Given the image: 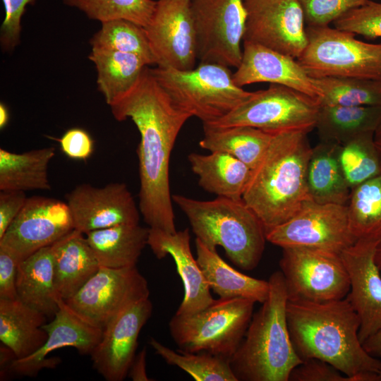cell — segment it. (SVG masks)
<instances>
[{"instance_id": "1f68e13d", "label": "cell", "mask_w": 381, "mask_h": 381, "mask_svg": "<svg viewBox=\"0 0 381 381\" xmlns=\"http://www.w3.org/2000/svg\"><path fill=\"white\" fill-rule=\"evenodd\" d=\"M54 147L14 153L0 149V190H50L48 166Z\"/></svg>"}, {"instance_id": "8992f818", "label": "cell", "mask_w": 381, "mask_h": 381, "mask_svg": "<svg viewBox=\"0 0 381 381\" xmlns=\"http://www.w3.org/2000/svg\"><path fill=\"white\" fill-rule=\"evenodd\" d=\"M150 70L173 102L202 124L219 120L254 93L237 86L229 67L219 64L200 62L188 71Z\"/></svg>"}, {"instance_id": "7c38bea8", "label": "cell", "mask_w": 381, "mask_h": 381, "mask_svg": "<svg viewBox=\"0 0 381 381\" xmlns=\"http://www.w3.org/2000/svg\"><path fill=\"white\" fill-rule=\"evenodd\" d=\"M198 59L238 68L247 11L244 0H191Z\"/></svg>"}, {"instance_id": "ee69618b", "label": "cell", "mask_w": 381, "mask_h": 381, "mask_svg": "<svg viewBox=\"0 0 381 381\" xmlns=\"http://www.w3.org/2000/svg\"><path fill=\"white\" fill-rule=\"evenodd\" d=\"M62 152L69 158L79 160L88 159L94 150V141L83 128H73L59 139Z\"/></svg>"}, {"instance_id": "83f0119b", "label": "cell", "mask_w": 381, "mask_h": 381, "mask_svg": "<svg viewBox=\"0 0 381 381\" xmlns=\"http://www.w3.org/2000/svg\"><path fill=\"white\" fill-rule=\"evenodd\" d=\"M149 228L120 224L90 231L86 239L100 266L122 268L136 266L147 245Z\"/></svg>"}, {"instance_id": "d6986e66", "label": "cell", "mask_w": 381, "mask_h": 381, "mask_svg": "<svg viewBox=\"0 0 381 381\" xmlns=\"http://www.w3.org/2000/svg\"><path fill=\"white\" fill-rule=\"evenodd\" d=\"M152 304L145 298L131 305L103 329L91 353L93 368L107 381H122L135 356L140 330L150 318Z\"/></svg>"}, {"instance_id": "f35d334b", "label": "cell", "mask_w": 381, "mask_h": 381, "mask_svg": "<svg viewBox=\"0 0 381 381\" xmlns=\"http://www.w3.org/2000/svg\"><path fill=\"white\" fill-rule=\"evenodd\" d=\"M63 3L78 9L88 18L101 23L116 19H125L145 28L152 16L157 1L63 0Z\"/></svg>"}, {"instance_id": "d590c367", "label": "cell", "mask_w": 381, "mask_h": 381, "mask_svg": "<svg viewBox=\"0 0 381 381\" xmlns=\"http://www.w3.org/2000/svg\"><path fill=\"white\" fill-rule=\"evenodd\" d=\"M339 159L351 189L381 174V150L375 133L361 134L340 145Z\"/></svg>"}, {"instance_id": "4316f807", "label": "cell", "mask_w": 381, "mask_h": 381, "mask_svg": "<svg viewBox=\"0 0 381 381\" xmlns=\"http://www.w3.org/2000/svg\"><path fill=\"white\" fill-rule=\"evenodd\" d=\"M197 262L210 289L220 298L241 297L262 303L269 282L244 274L228 265L217 253L195 238Z\"/></svg>"}, {"instance_id": "d6a6232c", "label": "cell", "mask_w": 381, "mask_h": 381, "mask_svg": "<svg viewBox=\"0 0 381 381\" xmlns=\"http://www.w3.org/2000/svg\"><path fill=\"white\" fill-rule=\"evenodd\" d=\"M88 59L95 66L97 87L109 106L129 91L149 66L134 54L95 48Z\"/></svg>"}, {"instance_id": "ac0fdd59", "label": "cell", "mask_w": 381, "mask_h": 381, "mask_svg": "<svg viewBox=\"0 0 381 381\" xmlns=\"http://www.w3.org/2000/svg\"><path fill=\"white\" fill-rule=\"evenodd\" d=\"M377 240L358 239L340 253L350 281L346 298L359 317L362 344L381 331V272L375 261Z\"/></svg>"}, {"instance_id": "277c9868", "label": "cell", "mask_w": 381, "mask_h": 381, "mask_svg": "<svg viewBox=\"0 0 381 381\" xmlns=\"http://www.w3.org/2000/svg\"><path fill=\"white\" fill-rule=\"evenodd\" d=\"M269 294L253 315L245 336L230 359L238 381H289L303 360L293 345L286 319V294L281 271L269 278Z\"/></svg>"}, {"instance_id": "3957f363", "label": "cell", "mask_w": 381, "mask_h": 381, "mask_svg": "<svg viewBox=\"0 0 381 381\" xmlns=\"http://www.w3.org/2000/svg\"><path fill=\"white\" fill-rule=\"evenodd\" d=\"M304 130L274 134L270 147L253 170L243 195L266 231L289 220L311 200L307 171L312 148Z\"/></svg>"}, {"instance_id": "816d5d0a", "label": "cell", "mask_w": 381, "mask_h": 381, "mask_svg": "<svg viewBox=\"0 0 381 381\" xmlns=\"http://www.w3.org/2000/svg\"><path fill=\"white\" fill-rule=\"evenodd\" d=\"M375 141L381 140V123L375 133Z\"/></svg>"}, {"instance_id": "74e56055", "label": "cell", "mask_w": 381, "mask_h": 381, "mask_svg": "<svg viewBox=\"0 0 381 381\" xmlns=\"http://www.w3.org/2000/svg\"><path fill=\"white\" fill-rule=\"evenodd\" d=\"M92 48L131 53L156 64L144 27L125 19L102 23L101 28L90 40Z\"/></svg>"}, {"instance_id": "2e32d148", "label": "cell", "mask_w": 381, "mask_h": 381, "mask_svg": "<svg viewBox=\"0 0 381 381\" xmlns=\"http://www.w3.org/2000/svg\"><path fill=\"white\" fill-rule=\"evenodd\" d=\"M74 229L67 202L52 198H28L22 210L0 239L20 261L54 243Z\"/></svg>"}, {"instance_id": "603a6c76", "label": "cell", "mask_w": 381, "mask_h": 381, "mask_svg": "<svg viewBox=\"0 0 381 381\" xmlns=\"http://www.w3.org/2000/svg\"><path fill=\"white\" fill-rule=\"evenodd\" d=\"M84 234L73 229L52 245L57 295L72 297L99 270Z\"/></svg>"}, {"instance_id": "7402d4cb", "label": "cell", "mask_w": 381, "mask_h": 381, "mask_svg": "<svg viewBox=\"0 0 381 381\" xmlns=\"http://www.w3.org/2000/svg\"><path fill=\"white\" fill-rule=\"evenodd\" d=\"M188 228L169 233L157 228H149L147 245L157 259L171 255L176 264L184 289V296L176 314L187 315L200 311L213 299L210 288L192 254Z\"/></svg>"}, {"instance_id": "f546056e", "label": "cell", "mask_w": 381, "mask_h": 381, "mask_svg": "<svg viewBox=\"0 0 381 381\" xmlns=\"http://www.w3.org/2000/svg\"><path fill=\"white\" fill-rule=\"evenodd\" d=\"M200 147L228 153L255 169L267 152L274 133L249 126L216 127L202 124Z\"/></svg>"}, {"instance_id": "681fc988", "label": "cell", "mask_w": 381, "mask_h": 381, "mask_svg": "<svg viewBox=\"0 0 381 381\" xmlns=\"http://www.w3.org/2000/svg\"><path fill=\"white\" fill-rule=\"evenodd\" d=\"M9 119L8 111L4 104H0V128H4Z\"/></svg>"}, {"instance_id": "30bf717a", "label": "cell", "mask_w": 381, "mask_h": 381, "mask_svg": "<svg viewBox=\"0 0 381 381\" xmlns=\"http://www.w3.org/2000/svg\"><path fill=\"white\" fill-rule=\"evenodd\" d=\"M320 104L291 87L270 84L219 120L204 123L216 127L249 126L276 133L292 130L311 131L315 128Z\"/></svg>"}, {"instance_id": "f5cc1de1", "label": "cell", "mask_w": 381, "mask_h": 381, "mask_svg": "<svg viewBox=\"0 0 381 381\" xmlns=\"http://www.w3.org/2000/svg\"><path fill=\"white\" fill-rule=\"evenodd\" d=\"M376 143L377 145H378V147L380 148L381 150V140H379V141H376Z\"/></svg>"}, {"instance_id": "b9f144b4", "label": "cell", "mask_w": 381, "mask_h": 381, "mask_svg": "<svg viewBox=\"0 0 381 381\" xmlns=\"http://www.w3.org/2000/svg\"><path fill=\"white\" fill-rule=\"evenodd\" d=\"M5 16L0 28V44L5 52L13 50L20 42L21 19L32 0H2Z\"/></svg>"}, {"instance_id": "ab89813d", "label": "cell", "mask_w": 381, "mask_h": 381, "mask_svg": "<svg viewBox=\"0 0 381 381\" xmlns=\"http://www.w3.org/2000/svg\"><path fill=\"white\" fill-rule=\"evenodd\" d=\"M337 29L363 35L369 39L381 37V3L368 0L334 23Z\"/></svg>"}, {"instance_id": "836d02e7", "label": "cell", "mask_w": 381, "mask_h": 381, "mask_svg": "<svg viewBox=\"0 0 381 381\" xmlns=\"http://www.w3.org/2000/svg\"><path fill=\"white\" fill-rule=\"evenodd\" d=\"M351 232L356 240L381 236V174L351 189L346 205Z\"/></svg>"}, {"instance_id": "ffe728a7", "label": "cell", "mask_w": 381, "mask_h": 381, "mask_svg": "<svg viewBox=\"0 0 381 381\" xmlns=\"http://www.w3.org/2000/svg\"><path fill=\"white\" fill-rule=\"evenodd\" d=\"M59 309L53 320L42 328L48 338L44 345L28 357L14 359L9 365L13 373L26 375H36L44 368H54L61 359L47 356L52 351L63 347H73L81 354H91L99 342L103 330L78 316L61 298H58Z\"/></svg>"}, {"instance_id": "5bb4252c", "label": "cell", "mask_w": 381, "mask_h": 381, "mask_svg": "<svg viewBox=\"0 0 381 381\" xmlns=\"http://www.w3.org/2000/svg\"><path fill=\"white\" fill-rule=\"evenodd\" d=\"M157 66L191 70L198 59L191 0H157L145 27Z\"/></svg>"}, {"instance_id": "8d00e7d4", "label": "cell", "mask_w": 381, "mask_h": 381, "mask_svg": "<svg viewBox=\"0 0 381 381\" xmlns=\"http://www.w3.org/2000/svg\"><path fill=\"white\" fill-rule=\"evenodd\" d=\"M149 344L168 364L180 368L196 381H238L229 359L205 351H175L152 337Z\"/></svg>"}, {"instance_id": "c3c4849f", "label": "cell", "mask_w": 381, "mask_h": 381, "mask_svg": "<svg viewBox=\"0 0 381 381\" xmlns=\"http://www.w3.org/2000/svg\"><path fill=\"white\" fill-rule=\"evenodd\" d=\"M363 346L371 356L381 359V331L365 340Z\"/></svg>"}, {"instance_id": "5b68a950", "label": "cell", "mask_w": 381, "mask_h": 381, "mask_svg": "<svg viewBox=\"0 0 381 381\" xmlns=\"http://www.w3.org/2000/svg\"><path fill=\"white\" fill-rule=\"evenodd\" d=\"M172 200L205 246L211 249L222 247L229 260L243 270L258 266L265 250L266 230L243 199L199 200L174 194Z\"/></svg>"}, {"instance_id": "cb8c5ba5", "label": "cell", "mask_w": 381, "mask_h": 381, "mask_svg": "<svg viewBox=\"0 0 381 381\" xmlns=\"http://www.w3.org/2000/svg\"><path fill=\"white\" fill-rule=\"evenodd\" d=\"M198 184L217 197L241 200L250 180L253 169L232 155L219 151L188 156Z\"/></svg>"}, {"instance_id": "4dcf8cb0", "label": "cell", "mask_w": 381, "mask_h": 381, "mask_svg": "<svg viewBox=\"0 0 381 381\" xmlns=\"http://www.w3.org/2000/svg\"><path fill=\"white\" fill-rule=\"evenodd\" d=\"M381 123V105L320 106L315 128L321 141L343 145L355 137L375 133Z\"/></svg>"}, {"instance_id": "ba28073f", "label": "cell", "mask_w": 381, "mask_h": 381, "mask_svg": "<svg viewBox=\"0 0 381 381\" xmlns=\"http://www.w3.org/2000/svg\"><path fill=\"white\" fill-rule=\"evenodd\" d=\"M306 33L307 45L296 60L310 77L381 81V44L363 42L329 26H307Z\"/></svg>"}, {"instance_id": "f6af8a7d", "label": "cell", "mask_w": 381, "mask_h": 381, "mask_svg": "<svg viewBox=\"0 0 381 381\" xmlns=\"http://www.w3.org/2000/svg\"><path fill=\"white\" fill-rule=\"evenodd\" d=\"M20 262L9 249L0 246V299L18 298L16 276Z\"/></svg>"}, {"instance_id": "9a60e30c", "label": "cell", "mask_w": 381, "mask_h": 381, "mask_svg": "<svg viewBox=\"0 0 381 381\" xmlns=\"http://www.w3.org/2000/svg\"><path fill=\"white\" fill-rule=\"evenodd\" d=\"M247 19L243 41L297 59L307 42L303 10L297 0H244Z\"/></svg>"}, {"instance_id": "d4e9b609", "label": "cell", "mask_w": 381, "mask_h": 381, "mask_svg": "<svg viewBox=\"0 0 381 381\" xmlns=\"http://www.w3.org/2000/svg\"><path fill=\"white\" fill-rule=\"evenodd\" d=\"M46 315L18 298L0 299V341L20 359L34 353L48 338Z\"/></svg>"}, {"instance_id": "e575fe53", "label": "cell", "mask_w": 381, "mask_h": 381, "mask_svg": "<svg viewBox=\"0 0 381 381\" xmlns=\"http://www.w3.org/2000/svg\"><path fill=\"white\" fill-rule=\"evenodd\" d=\"M320 106L381 105V81L346 77L313 78Z\"/></svg>"}, {"instance_id": "8fae6325", "label": "cell", "mask_w": 381, "mask_h": 381, "mask_svg": "<svg viewBox=\"0 0 381 381\" xmlns=\"http://www.w3.org/2000/svg\"><path fill=\"white\" fill-rule=\"evenodd\" d=\"M149 296L147 282L136 266L122 268L100 266L65 302L82 319L103 330L125 309Z\"/></svg>"}, {"instance_id": "52a82bcc", "label": "cell", "mask_w": 381, "mask_h": 381, "mask_svg": "<svg viewBox=\"0 0 381 381\" xmlns=\"http://www.w3.org/2000/svg\"><path fill=\"white\" fill-rule=\"evenodd\" d=\"M255 303L241 297L219 298L195 313L175 314L169 323L171 336L183 351H205L230 360L245 336Z\"/></svg>"}, {"instance_id": "f1b7e54d", "label": "cell", "mask_w": 381, "mask_h": 381, "mask_svg": "<svg viewBox=\"0 0 381 381\" xmlns=\"http://www.w3.org/2000/svg\"><path fill=\"white\" fill-rule=\"evenodd\" d=\"M340 145L321 141L312 148L307 182L311 199L319 203L346 205L351 189L343 174L339 159Z\"/></svg>"}, {"instance_id": "60d3db41", "label": "cell", "mask_w": 381, "mask_h": 381, "mask_svg": "<svg viewBox=\"0 0 381 381\" xmlns=\"http://www.w3.org/2000/svg\"><path fill=\"white\" fill-rule=\"evenodd\" d=\"M309 27L329 26L349 11L368 0H297Z\"/></svg>"}, {"instance_id": "7bdbcfd3", "label": "cell", "mask_w": 381, "mask_h": 381, "mask_svg": "<svg viewBox=\"0 0 381 381\" xmlns=\"http://www.w3.org/2000/svg\"><path fill=\"white\" fill-rule=\"evenodd\" d=\"M348 381V377L327 362L308 358L291 371L289 381Z\"/></svg>"}, {"instance_id": "9c48e42d", "label": "cell", "mask_w": 381, "mask_h": 381, "mask_svg": "<svg viewBox=\"0 0 381 381\" xmlns=\"http://www.w3.org/2000/svg\"><path fill=\"white\" fill-rule=\"evenodd\" d=\"M279 266L289 301L326 302L344 298L349 292V277L340 253L284 247Z\"/></svg>"}, {"instance_id": "7dc6e473", "label": "cell", "mask_w": 381, "mask_h": 381, "mask_svg": "<svg viewBox=\"0 0 381 381\" xmlns=\"http://www.w3.org/2000/svg\"><path fill=\"white\" fill-rule=\"evenodd\" d=\"M146 348L144 347L135 358L128 371V376L133 381H150L146 373Z\"/></svg>"}, {"instance_id": "f907efd6", "label": "cell", "mask_w": 381, "mask_h": 381, "mask_svg": "<svg viewBox=\"0 0 381 381\" xmlns=\"http://www.w3.org/2000/svg\"><path fill=\"white\" fill-rule=\"evenodd\" d=\"M375 261L381 272V236L378 238L376 244L375 251Z\"/></svg>"}, {"instance_id": "44dd1931", "label": "cell", "mask_w": 381, "mask_h": 381, "mask_svg": "<svg viewBox=\"0 0 381 381\" xmlns=\"http://www.w3.org/2000/svg\"><path fill=\"white\" fill-rule=\"evenodd\" d=\"M243 42L242 59L233 73L237 86L270 83L291 87L314 98L320 97L313 78L296 59L254 42Z\"/></svg>"}, {"instance_id": "bcb514c9", "label": "cell", "mask_w": 381, "mask_h": 381, "mask_svg": "<svg viewBox=\"0 0 381 381\" xmlns=\"http://www.w3.org/2000/svg\"><path fill=\"white\" fill-rule=\"evenodd\" d=\"M27 199L24 191H0V239L18 216Z\"/></svg>"}, {"instance_id": "484cf974", "label": "cell", "mask_w": 381, "mask_h": 381, "mask_svg": "<svg viewBox=\"0 0 381 381\" xmlns=\"http://www.w3.org/2000/svg\"><path fill=\"white\" fill-rule=\"evenodd\" d=\"M18 298L46 316L59 309L54 282V265L52 245L42 248L22 260L16 276Z\"/></svg>"}, {"instance_id": "6da1fadb", "label": "cell", "mask_w": 381, "mask_h": 381, "mask_svg": "<svg viewBox=\"0 0 381 381\" xmlns=\"http://www.w3.org/2000/svg\"><path fill=\"white\" fill-rule=\"evenodd\" d=\"M109 107L116 120L130 118L140 135L138 195L144 221L150 228L175 233L169 159L177 136L191 114L173 102L148 66L133 87Z\"/></svg>"}, {"instance_id": "e0dca14e", "label": "cell", "mask_w": 381, "mask_h": 381, "mask_svg": "<svg viewBox=\"0 0 381 381\" xmlns=\"http://www.w3.org/2000/svg\"><path fill=\"white\" fill-rule=\"evenodd\" d=\"M66 198L74 229L83 234L120 224H139L140 212L123 183H111L102 188L80 184Z\"/></svg>"}, {"instance_id": "4fadbf2b", "label": "cell", "mask_w": 381, "mask_h": 381, "mask_svg": "<svg viewBox=\"0 0 381 381\" xmlns=\"http://www.w3.org/2000/svg\"><path fill=\"white\" fill-rule=\"evenodd\" d=\"M266 239L282 248L303 246L337 253L356 241L349 228L346 205L313 200L289 220L267 231Z\"/></svg>"}, {"instance_id": "7a4b0ae2", "label": "cell", "mask_w": 381, "mask_h": 381, "mask_svg": "<svg viewBox=\"0 0 381 381\" xmlns=\"http://www.w3.org/2000/svg\"><path fill=\"white\" fill-rule=\"evenodd\" d=\"M286 319L294 349L302 360L318 358L349 378L362 372L381 374V359L368 353L358 337L360 319L346 298L293 302Z\"/></svg>"}]
</instances>
